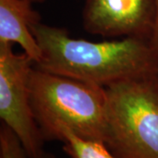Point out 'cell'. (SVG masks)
<instances>
[{
	"label": "cell",
	"instance_id": "10",
	"mask_svg": "<svg viewBox=\"0 0 158 158\" xmlns=\"http://www.w3.org/2000/svg\"><path fill=\"white\" fill-rule=\"evenodd\" d=\"M30 1L34 4V3H43L46 0H30Z\"/></svg>",
	"mask_w": 158,
	"mask_h": 158
},
{
	"label": "cell",
	"instance_id": "4",
	"mask_svg": "<svg viewBox=\"0 0 158 158\" xmlns=\"http://www.w3.org/2000/svg\"><path fill=\"white\" fill-rule=\"evenodd\" d=\"M34 63L13 44L0 43V118L30 155L43 149L45 139L34 118L29 80Z\"/></svg>",
	"mask_w": 158,
	"mask_h": 158
},
{
	"label": "cell",
	"instance_id": "7",
	"mask_svg": "<svg viewBox=\"0 0 158 158\" xmlns=\"http://www.w3.org/2000/svg\"><path fill=\"white\" fill-rule=\"evenodd\" d=\"M60 141L63 142V151L70 158H118L105 143L82 139L69 131H62Z\"/></svg>",
	"mask_w": 158,
	"mask_h": 158
},
{
	"label": "cell",
	"instance_id": "1",
	"mask_svg": "<svg viewBox=\"0 0 158 158\" xmlns=\"http://www.w3.org/2000/svg\"><path fill=\"white\" fill-rule=\"evenodd\" d=\"M32 33L41 49L36 68L106 88L125 80L158 73L148 40L127 37L101 42L76 39L62 27L35 23Z\"/></svg>",
	"mask_w": 158,
	"mask_h": 158
},
{
	"label": "cell",
	"instance_id": "2",
	"mask_svg": "<svg viewBox=\"0 0 158 158\" xmlns=\"http://www.w3.org/2000/svg\"><path fill=\"white\" fill-rule=\"evenodd\" d=\"M30 96L34 118L45 141H60L62 131L105 143L106 88L50 73L34 65Z\"/></svg>",
	"mask_w": 158,
	"mask_h": 158
},
{
	"label": "cell",
	"instance_id": "5",
	"mask_svg": "<svg viewBox=\"0 0 158 158\" xmlns=\"http://www.w3.org/2000/svg\"><path fill=\"white\" fill-rule=\"evenodd\" d=\"M155 14V0H86L82 18L90 34L149 41Z\"/></svg>",
	"mask_w": 158,
	"mask_h": 158
},
{
	"label": "cell",
	"instance_id": "3",
	"mask_svg": "<svg viewBox=\"0 0 158 158\" xmlns=\"http://www.w3.org/2000/svg\"><path fill=\"white\" fill-rule=\"evenodd\" d=\"M105 144L118 158H158V73L106 88Z\"/></svg>",
	"mask_w": 158,
	"mask_h": 158
},
{
	"label": "cell",
	"instance_id": "9",
	"mask_svg": "<svg viewBox=\"0 0 158 158\" xmlns=\"http://www.w3.org/2000/svg\"><path fill=\"white\" fill-rule=\"evenodd\" d=\"M155 6H156L155 21H154L151 36L149 38V45L152 48L156 61L158 62V0H155Z\"/></svg>",
	"mask_w": 158,
	"mask_h": 158
},
{
	"label": "cell",
	"instance_id": "6",
	"mask_svg": "<svg viewBox=\"0 0 158 158\" xmlns=\"http://www.w3.org/2000/svg\"><path fill=\"white\" fill-rule=\"evenodd\" d=\"M40 21L30 0H0V43H16L34 64L42 54L31 27Z\"/></svg>",
	"mask_w": 158,
	"mask_h": 158
},
{
	"label": "cell",
	"instance_id": "8",
	"mask_svg": "<svg viewBox=\"0 0 158 158\" xmlns=\"http://www.w3.org/2000/svg\"><path fill=\"white\" fill-rule=\"evenodd\" d=\"M0 158H56L53 154L42 150L37 155H30L23 147L17 135L6 125L0 127Z\"/></svg>",
	"mask_w": 158,
	"mask_h": 158
}]
</instances>
